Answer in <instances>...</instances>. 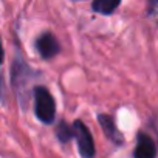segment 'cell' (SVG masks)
Listing matches in <instances>:
<instances>
[{"instance_id":"1","label":"cell","mask_w":158,"mask_h":158,"mask_svg":"<svg viewBox=\"0 0 158 158\" xmlns=\"http://www.w3.org/2000/svg\"><path fill=\"white\" fill-rule=\"evenodd\" d=\"M34 113L44 124H51L56 116V104L51 93L45 87L34 89Z\"/></svg>"},{"instance_id":"2","label":"cell","mask_w":158,"mask_h":158,"mask_svg":"<svg viewBox=\"0 0 158 158\" xmlns=\"http://www.w3.org/2000/svg\"><path fill=\"white\" fill-rule=\"evenodd\" d=\"M73 136L76 138L79 153L82 158H93L95 156V143L89 127L82 121H74L73 124Z\"/></svg>"},{"instance_id":"3","label":"cell","mask_w":158,"mask_h":158,"mask_svg":"<svg viewBox=\"0 0 158 158\" xmlns=\"http://www.w3.org/2000/svg\"><path fill=\"white\" fill-rule=\"evenodd\" d=\"M36 48H37L39 54H40L44 59H51V57H54V56L59 53V50H60L57 39H56L51 33H44V34H40V36L37 37V40H36Z\"/></svg>"},{"instance_id":"4","label":"cell","mask_w":158,"mask_h":158,"mask_svg":"<svg viewBox=\"0 0 158 158\" xmlns=\"http://www.w3.org/2000/svg\"><path fill=\"white\" fill-rule=\"evenodd\" d=\"M133 156L135 158H155L156 156V146L149 135H146V133L138 135Z\"/></svg>"},{"instance_id":"5","label":"cell","mask_w":158,"mask_h":158,"mask_svg":"<svg viewBox=\"0 0 158 158\" xmlns=\"http://www.w3.org/2000/svg\"><path fill=\"white\" fill-rule=\"evenodd\" d=\"M98 121H99V124H101V127H102L106 136H107L110 141H113L115 144H123V141H124V139H123V135H121L119 130L116 129L115 121H113L112 116L101 113V115H98Z\"/></svg>"},{"instance_id":"6","label":"cell","mask_w":158,"mask_h":158,"mask_svg":"<svg viewBox=\"0 0 158 158\" xmlns=\"http://www.w3.org/2000/svg\"><path fill=\"white\" fill-rule=\"evenodd\" d=\"M119 6V0H96L92 3V8L99 14H112Z\"/></svg>"},{"instance_id":"7","label":"cell","mask_w":158,"mask_h":158,"mask_svg":"<svg viewBox=\"0 0 158 158\" xmlns=\"http://www.w3.org/2000/svg\"><path fill=\"white\" fill-rule=\"evenodd\" d=\"M71 136H73V129L68 127L65 123H60L59 127H57V138H59L62 143H67Z\"/></svg>"},{"instance_id":"8","label":"cell","mask_w":158,"mask_h":158,"mask_svg":"<svg viewBox=\"0 0 158 158\" xmlns=\"http://www.w3.org/2000/svg\"><path fill=\"white\" fill-rule=\"evenodd\" d=\"M3 57H5V53H3V47H2V40H0V64L3 62Z\"/></svg>"}]
</instances>
